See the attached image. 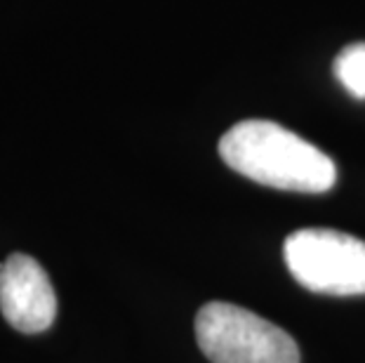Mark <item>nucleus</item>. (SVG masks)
<instances>
[{
	"label": "nucleus",
	"instance_id": "1",
	"mask_svg": "<svg viewBox=\"0 0 365 363\" xmlns=\"http://www.w3.org/2000/svg\"><path fill=\"white\" fill-rule=\"evenodd\" d=\"M220 156L234 173L283 191L323 194L337 180L328 153L274 121H243L227 130Z\"/></svg>",
	"mask_w": 365,
	"mask_h": 363
},
{
	"label": "nucleus",
	"instance_id": "2",
	"mask_svg": "<svg viewBox=\"0 0 365 363\" xmlns=\"http://www.w3.org/2000/svg\"><path fill=\"white\" fill-rule=\"evenodd\" d=\"M193 330L212 363H299V347L283 328L238 305H203Z\"/></svg>",
	"mask_w": 365,
	"mask_h": 363
},
{
	"label": "nucleus",
	"instance_id": "3",
	"mask_svg": "<svg viewBox=\"0 0 365 363\" xmlns=\"http://www.w3.org/2000/svg\"><path fill=\"white\" fill-rule=\"evenodd\" d=\"M285 265L312 292L363 295L365 241L335 229H297L285 238Z\"/></svg>",
	"mask_w": 365,
	"mask_h": 363
},
{
	"label": "nucleus",
	"instance_id": "5",
	"mask_svg": "<svg viewBox=\"0 0 365 363\" xmlns=\"http://www.w3.org/2000/svg\"><path fill=\"white\" fill-rule=\"evenodd\" d=\"M332 71L354 97L365 99V43H354L341 50L332 64Z\"/></svg>",
	"mask_w": 365,
	"mask_h": 363
},
{
	"label": "nucleus",
	"instance_id": "4",
	"mask_svg": "<svg viewBox=\"0 0 365 363\" xmlns=\"http://www.w3.org/2000/svg\"><path fill=\"white\" fill-rule=\"evenodd\" d=\"M0 314L19 333L36 335L48 330L57 316V295L50 276L24 252L0 262Z\"/></svg>",
	"mask_w": 365,
	"mask_h": 363
}]
</instances>
